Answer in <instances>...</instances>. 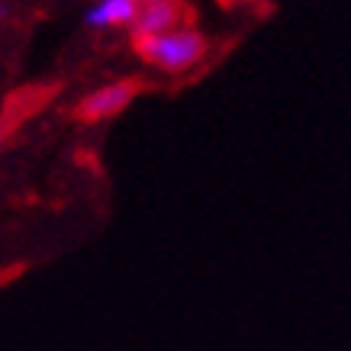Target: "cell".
<instances>
[{
  "instance_id": "cell-1",
  "label": "cell",
  "mask_w": 351,
  "mask_h": 351,
  "mask_svg": "<svg viewBox=\"0 0 351 351\" xmlns=\"http://www.w3.org/2000/svg\"><path fill=\"white\" fill-rule=\"evenodd\" d=\"M136 52L142 62H149L152 68H158L165 75H184L206 58L210 52V43L200 36V29L187 23V26H178V29L158 32V36H142V39H132Z\"/></svg>"
},
{
  "instance_id": "cell-2",
  "label": "cell",
  "mask_w": 351,
  "mask_h": 351,
  "mask_svg": "<svg viewBox=\"0 0 351 351\" xmlns=\"http://www.w3.org/2000/svg\"><path fill=\"white\" fill-rule=\"evenodd\" d=\"M138 90H142V81H136V77L97 87V90H90L75 104V119H81V123H104V119L123 113L138 97Z\"/></svg>"
},
{
  "instance_id": "cell-3",
  "label": "cell",
  "mask_w": 351,
  "mask_h": 351,
  "mask_svg": "<svg viewBox=\"0 0 351 351\" xmlns=\"http://www.w3.org/2000/svg\"><path fill=\"white\" fill-rule=\"evenodd\" d=\"M187 23H193V10L184 0H149L138 7V16L132 20V39L158 36V32L187 26Z\"/></svg>"
},
{
  "instance_id": "cell-4",
  "label": "cell",
  "mask_w": 351,
  "mask_h": 351,
  "mask_svg": "<svg viewBox=\"0 0 351 351\" xmlns=\"http://www.w3.org/2000/svg\"><path fill=\"white\" fill-rule=\"evenodd\" d=\"M138 0H97L94 7L87 10L84 23L97 26V29H110V26H132V20L138 16Z\"/></svg>"
},
{
  "instance_id": "cell-5",
  "label": "cell",
  "mask_w": 351,
  "mask_h": 351,
  "mask_svg": "<svg viewBox=\"0 0 351 351\" xmlns=\"http://www.w3.org/2000/svg\"><path fill=\"white\" fill-rule=\"evenodd\" d=\"M138 3H149V0H138Z\"/></svg>"
}]
</instances>
